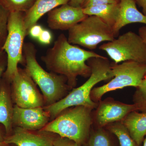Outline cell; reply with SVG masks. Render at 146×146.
I'll return each mask as SVG.
<instances>
[{"instance_id": "cell-1", "label": "cell", "mask_w": 146, "mask_h": 146, "mask_svg": "<svg viewBox=\"0 0 146 146\" xmlns=\"http://www.w3.org/2000/svg\"><path fill=\"white\" fill-rule=\"evenodd\" d=\"M103 57L92 51L72 44L62 33L41 59L49 70L64 76L68 86L72 88L76 84L78 76L87 78L91 75V69L86 63L87 60L91 58Z\"/></svg>"}, {"instance_id": "cell-2", "label": "cell", "mask_w": 146, "mask_h": 146, "mask_svg": "<svg viewBox=\"0 0 146 146\" xmlns=\"http://www.w3.org/2000/svg\"><path fill=\"white\" fill-rule=\"evenodd\" d=\"M87 63L91 69V74L88 80L81 86L73 89L70 94L58 101L43 107L48 112L51 119H54L61 112L70 107L84 106L93 109L96 107L97 103L91 98L93 87L100 82L113 78L114 76L111 64L105 56L91 58Z\"/></svg>"}, {"instance_id": "cell-3", "label": "cell", "mask_w": 146, "mask_h": 146, "mask_svg": "<svg viewBox=\"0 0 146 146\" xmlns=\"http://www.w3.org/2000/svg\"><path fill=\"white\" fill-rule=\"evenodd\" d=\"M36 49L34 44H24L23 55L27 72L39 86L44 100L45 106L53 104L63 98L69 87L64 76L47 72L36 59Z\"/></svg>"}, {"instance_id": "cell-4", "label": "cell", "mask_w": 146, "mask_h": 146, "mask_svg": "<svg viewBox=\"0 0 146 146\" xmlns=\"http://www.w3.org/2000/svg\"><path fill=\"white\" fill-rule=\"evenodd\" d=\"M61 112L40 131L56 133L81 145L89 136L92 109L84 106H76Z\"/></svg>"}, {"instance_id": "cell-5", "label": "cell", "mask_w": 146, "mask_h": 146, "mask_svg": "<svg viewBox=\"0 0 146 146\" xmlns=\"http://www.w3.org/2000/svg\"><path fill=\"white\" fill-rule=\"evenodd\" d=\"M25 12L9 13L8 35L3 50L7 55V66L3 77L11 83L18 71L19 63H25L24 41L28 35L25 24Z\"/></svg>"}, {"instance_id": "cell-6", "label": "cell", "mask_w": 146, "mask_h": 146, "mask_svg": "<svg viewBox=\"0 0 146 146\" xmlns=\"http://www.w3.org/2000/svg\"><path fill=\"white\" fill-rule=\"evenodd\" d=\"M115 38L112 28L96 16H88L68 30L69 43L91 50L96 49L100 43Z\"/></svg>"}, {"instance_id": "cell-7", "label": "cell", "mask_w": 146, "mask_h": 146, "mask_svg": "<svg viewBox=\"0 0 146 146\" xmlns=\"http://www.w3.org/2000/svg\"><path fill=\"white\" fill-rule=\"evenodd\" d=\"M111 68L113 78L106 84L92 89L91 93L92 100L98 101L107 92L127 86L137 88L145 77L146 64L136 61H125L120 64L113 63L111 64Z\"/></svg>"}, {"instance_id": "cell-8", "label": "cell", "mask_w": 146, "mask_h": 146, "mask_svg": "<svg viewBox=\"0 0 146 146\" xmlns=\"http://www.w3.org/2000/svg\"><path fill=\"white\" fill-rule=\"evenodd\" d=\"M99 49L106 52L116 64L131 60L146 64V43L133 32L119 35L102 44Z\"/></svg>"}, {"instance_id": "cell-9", "label": "cell", "mask_w": 146, "mask_h": 146, "mask_svg": "<svg viewBox=\"0 0 146 146\" xmlns=\"http://www.w3.org/2000/svg\"><path fill=\"white\" fill-rule=\"evenodd\" d=\"M13 102L23 108L44 107V100L25 69L18 68L11 83Z\"/></svg>"}, {"instance_id": "cell-10", "label": "cell", "mask_w": 146, "mask_h": 146, "mask_svg": "<svg viewBox=\"0 0 146 146\" xmlns=\"http://www.w3.org/2000/svg\"><path fill=\"white\" fill-rule=\"evenodd\" d=\"M88 16L83 8L68 4L63 5L48 13L47 24L49 27L55 30H69Z\"/></svg>"}, {"instance_id": "cell-11", "label": "cell", "mask_w": 146, "mask_h": 146, "mask_svg": "<svg viewBox=\"0 0 146 146\" xmlns=\"http://www.w3.org/2000/svg\"><path fill=\"white\" fill-rule=\"evenodd\" d=\"M51 119L48 112L43 107L23 108L14 105L13 126L27 130H41Z\"/></svg>"}, {"instance_id": "cell-12", "label": "cell", "mask_w": 146, "mask_h": 146, "mask_svg": "<svg viewBox=\"0 0 146 146\" xmlns=\"http://www.w3.org/2000/svg\"><path fill=\"white\" fill-rule=\"evenodd\" d=\"M138 110L135 104H127L114 101L100 103L96 115L97 123L103 127L111 123L122 121L130 112Z\"/></svg>"}, {"instance_id": "cell-13", "label": "cell", "mask_w": 146, "mask_h": 146, "mask_svg": "<svg viewBox=\"0 0 146 146\" xmlns=\"http://www.w3.org/2000/svg\"><path fill=\"white\" fill-rule=\"evenodd\" d=\"M13 102L11 83L2 76L0 80V125L4 127L6 136L12 133L13 129Z\"/></svg>"}, {"instance_id": "cell-14", "label": "cell", "mask_w": 146, "mask_h": 146, "mask_svg": "<svg viewBox=\"0 0 146 146\" xmlns=\"http://www.w3.org/2000/svg\"><path fill=\"white\" fill-rule=\"evenodd\" d=\"M18 127L13 128L10 135L6 136L4 142L17 146H44L52 142L54 138L41 133H35Z\"/></svg>"}, {"instance_id": "cell-15", "label": "cell", "mask_w": 146, "mask_h": 146, "mask_svg": "<svg viewBox=\"0 0 146 146\" xmlns=\"http://www.w3.org/2000/svg\"><path fill=\"white\" fill-rule=\"evenodd\" d=\"M136 5V0H121L119 17L112 29L115 37L118 36L121 29L129 24L146 25V16L138 10Z\"/></svg>"}, {"instance_id": "cell-16", "label": "cell", "mask_w": 146, "mask_h": 146, "mask_svg": "<svg viewBox=\"0 0 146 146\" xmlns=\"http://www.w3.org/2000/svg\"><path fill=\"white\" fill-rule=\"evenodd\" d=\"M70 0H36L29 10L25 13V24L28 31L44 15L54 9L68 4Z\"/></svg>"}, {"instance_id": "cell-17", "label": "cell", "mask_w": 146, "mask_h": 146, "mask_svg": "<svg viewBox=\"0 0 146 146\" xmlns=\"http://www.w3.org/2000/svg\"><path fill=\"white\" fill-rule=\"evenodd\" d=\"M121 122L136 143L141 146L146 136V112L132 111L122 120Z\"/></svg>"}, {"instance_id": "cell-18", "label": "cell", "mask_w": 146, "mask_h": 146, "mask_svg": "<svg viewBox=\"0 0 146 146\" xmlns=\"http://www.w3.org/2000/svg\"><path fill=\"white\" fill-rule=\"evenodd\" d=\"M119 10V4L99 5L83 8L84 14L99 17L112 29L117 20Z\"/></svg>"}, {"instance_id": "cell-19", "label": "cell", "mask_w": 146, "mask_h": 146, "mask_svg": "<svg viewBox=\"0 0 146 146\" xmlns=\"http://www.w3.org/2000/svg\"><path fill=\"white\" fill-rule=\"evenodd\" d=\"M108 129L117 137L120 146H139L132 139L122 122H117L109 125Z\"/></svg>"}, {"instance_id": "cell-20", "label": "cell", "mask_w": 146, "mask_h": 146, "mask_svg": "<svg viewBox=\"0 0 146 146\" xmlns=\"http://www.w3.org/2000/svg\"><path fill=\"white\" fill-rule=\"evenodd\" d=\"M36 0H0V5L9 12H27Z\"/></svg>"}, {"instance_id": "cell-21", "label": "cell", "mask_w": 146, "mask_h": 146, "mask_svg": "<svg viewBox=\"0 0 146 146\" xmlns=\"http://www.w3.org/2000/svg\"><path fill=\"white\" fill-rule=\"evenodd\" d=\"M133 101L134 104L137 106L138 110L146 112V76L142 80L141 85L136 88Z\"/></svg>"}, {"instance_id": "cell-22", "label": "cell", "mask_w": 146, "mask_h": 146, "mask_svg": "<svg viewBox=\"0 0 146 146\" xmlns=\"http://www.w3.org/2000/svg\"><path fill=\"white\" fill-rule=\"evenodd\" d=\"M10 12L0 5V51L3 50L7 35L8 21Z\"/></svg>"}, {"instance_id": "cell-23", "label": "cell", "mask_w": 146, "mask_h": 146, "mask_svg": "<svg viewBox=\"0 0 146 146\" xmlns=\"http://www.w3.org/2000/svg\"><path fill=\"white\" fill-rule=\"evenodd\" d=\"M88 146H111L108 136L104 131L100 129L92 133L89 138Z\"/></svg>"}, {"instance_id": "cell-24", "label": "cell", "mask_w": 146, "mask_h": 146, "mask_svg": "<svg viewBox=\"0 0 146 146\" xmlns=\"http://www.w3.org/2000/svg\"><path fill=\"white\" fill-rule=\"evenodd\" d=\"M121 0H85L81 7L85 8L91 6L103 4H119Z\"/></svg>"}, {"instance_id": "cell-25", "label": "cell", "mask_w": 146, "mask_h": 146, "mask_svg": "<svg viewBox=\"0 0 146 146\" xmlns=\"http://www.w3.org/2000/svg\"><path fill=\"white\" fill-rule=\"evenodd\" d=\"M52 143L53 146H81L74 141L60 136L53 139Z\"/></svg>"}, {"instance_id": "cell-26", "label": "cell", "mask_w": 146, "mask_h": 146, "mask_svg": "<svg viewBox=\"0 0 146 146\" xmlns=\"http://www.w3.org/2000/svg\"><path fill=\"white\" fill-rule=\"evenodd\" d=\"M52 36L49 31L43 29L42 33L38 38V40L43 44H49L52 42Z\"/></svg>"}, {"instance_id": "cell-27", "label": "cell", "mask_w": 146, "mask_h": 146, "mask_svg": "<svg viewBox=\"0 0 146 146\" xmlns=\"http://www.w3.org/2000/svg\"><path fill=\"white\" fill-rule=\"evenodd\" d=\"M7 55L4 50L0 51V80L5 72L7 66Z\"/></svg>"}, {"instance_id": "cell-28", "label": "cell", "mask_w": 146, "mask_h": 146, "mask_svg": "<svg viewBox=\"0 0 146 146\" xmlns=\"http://www.w3.org/2000/svg\"><path fill=\"white\" fill-rule=\"evenodd\" d=\"M43 29L41 25L36 24L29 29L28 35L34 39H38Z\"/></svg>"}, {"instance_id": "cell-29", "label": "cell", "mask_w": 146, "mask_h": 146, "mask_svg": "<svg viewBox=\"0 0 146 146\" xmlns=\"http://www.w3.org/2000/svg\"><path fill=\"white\" fill-rule=\"evenodd\" d=\"M136 4L142 8V11L146 16V0H136Z\"/></svg>"}, {"instance_id": "cell-30", "label": "cell", "mask_w": 146, "mask_h": 146, "mask_svg": "<svg viewBox=\"0 0 146 146\" xmlns=\"http://www.w3.org/2000/svg\"><path fill=\"white\" fill-rule=\"evenodd\" d=\"M85 0H70L68 4L76 7H81Z\"/></svg>"}, {"instance_id": "cell-31", "label": "cell", "mask_w": 146, "mask_h": 146, "mask_svg": "<svg viewBox=\"0 0 146 146\" xmlns=\"http://www.w3.org/2000/svg\"><path fill=\"white\" fill-rule=\"evenodd\" d=\"M138 35L142 37L144 42L146 43V26L142 27L139 29ZM145 76H146V71Z\"/></svg>"}, {"instance_id": "cell-32", "label": "cell", "mask_w": 146, "mask_h": 146, "mask_svg": "<svg viewBox=\"0 0 146 146\" xmlns=\"http://www.w3.org/2000/svg\"><path fill=\"white\" fill-rule=\"evenodd\" d=\"M6 136V135L4 127L0 125V142H3Z\"/></svg>"}, {"instance_id": "cell-33", "label": "cell", "mask_w": 146, "mask_h": 146, "mask_svg": "<svg viewBox=\"0 0 146 146\" xmlns=\"http://www.w3.org/2000/svg\"><path fill=\"white\" fill-rule=\"evenodd\" d=\"M8 144H6L4 142H0V146H8Z\"/></svg>"}, {"instance_id": "cell-34", "label": "cell", "mask_w": 146, "mask_h": 146, "mask_svg": "<svg viewBox=\"0 0 146 146\" xmlns=\"http://www.w3.org/2000/svg\"><path fill=\"white\" fill-rule=\"evenodd\" d=\"M52 142H50V143H49L47 145H45L44 146H53L52 145Z\"/></svg>"}, {"instance_id": "cell-35", "label": "cell", "mask_w": 146, "mask_h": 146, "mask_svg": "<svg viewBox=\"0 0 146 146\" xmlns=\"http://www.w3.org/2000/svg\"><path fill=\"white\" fill-rule=\"evenodd\" d=\"M143 146H146V136L143 141Z\"/></svg>"}]
</instances>
